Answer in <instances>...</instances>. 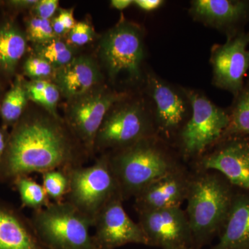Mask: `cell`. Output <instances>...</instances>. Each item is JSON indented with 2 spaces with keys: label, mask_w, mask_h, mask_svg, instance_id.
I'll use <instances>...</instances> for the list:
<instances>
[{
  "label": "cell",
  "mask_w": 249,
  "mask_h": 249,
  "mask_svg": "<svg viewBox=\"0 0 249 249\" xmlns=\"http://www.w3.org/2000/svg\"><path fill=\"white\" fill-rule=\"evenodd\" d=\"M89 155L60 119L36 114L18 124L0 164V176L16 178L84 165Z\"/></svg>",
  "instance_id": "1"
},
{
  "label": "cell",
  "mask_w": 249,
  "mask_h": 249,
  "mask_svg": "<svg viewBox=\"0 0 249 249\" xmlns=\"http://www.w3.org/2000/svg\"><path fill=\"white\" fill-rule=\"evenodd\" d=\"M186 212L195 248L200 249L222 229L231 206L230 192L215 174H199L190 179Z\"/></svg>",
  "instance_id": "2"
},
{
  "label": "cell",
  "mask_w": 249,
  "mask_h": 249,
  "mask_svg": "<svg viewBox=\"0 0 249 249\" xmlns=\"http://www.w3.org/2000/svg\"><path fill=\"white\" fill-rule=\"evenodd\" d=\"M107 154L123 199L135 196L156 180L178 168L150 139Z\"/></svg>",
  "instance_id": "3"
},
{
  "label": "cell",
  "mask_w": 249,
  "mask_h": 249,
  "mask_svg": "<svg viewBox=\"0 0 249 249\" xmlns=\"http://www.w3.org/2000/svg\"><path fill=\"white\" fill-rule=\"evenodd\" d=\"M31 222L48 249H98L90 229L93 223L68 201L52 202L34 211Z\"/></svg>",
  "instance_id": "4"
},
{
  "label": "cell",
  "mask_w": 249,
  "mask_h": 249,
  "mask_svg": "<svg viewBox=\"0 0 249 249\" xmlns=\"http://www.w3.org/2000/svg\"><path fill=\"white\" fill-rule=\"evenodd\" d=\"M67 173L70 186L65 201L89 219L93 225L103 208L121 195L107 154H102L92 165L76 167Z\"/></svg>",
  "instance_id": "5"
},
{
  "label": "cell",
  "mask_w": 249,
  "mask_h": 249,
  "mask_svg": "<svg viewBox=\"0 0 249 249\" xmlns=\"http://www.w3.org/2000/svg\"><path fill=\"white\" fill-rule=\"evenodd\" d=\"M192 115L181 134L183 150L188 155L202 153L227 132L230 116L207 98L193 91H186Z\"/></svg>",
  "instance_id": "6"
},
{
  "label": "cell",
  "mask_w": 249,
  "mask_h": 249,
  "mask_svg": "<svg viewBox=\"0 0 249 249\" xmlns=\"http://www.w3.org/2000/svg\"><path fill=\"white\" fill-rule=\"evenodd\" d=\"M100 55L110 78L126 74L131 80H139L144 55L140 31L129 23L118 24L103 36Z\"/></svg>",
  "instance_id": "7"
},
{
  "label": "cell",
  "mask_w": 249,
  "mask_h": 249,
  "mask_svg": "<svg viewBox=\"0 0 249 249\" xmlns=\"http://www.w3.org/2000/svg\"><path fill=\"white\" fill-rule=\"evenodd\" d=\"M121 98L118 93L98 90L73 100L65 124L89 156L94 153L96 136L109 109Z\"/></svg>",
  "instance_id": "8"
},
{
  "label": "cell",
  "mask_w": 249,
  "mask_h": 249,
  "mask_svg": "<svg viewBox=\"0 0 249 249\" xmlns=\"http://www.w3.org/2000/svg\"><path fill=\"white\" fill-rule=\"evenodd\" d=\"M150 124L139 105H128L107 114L96 136L94 152L120 150L149 138Z\"/></svg>",
  "instance_id": "9"
},
{
  "label": "cell",
  "mask_w": 249,
  "mask_h": 249,
  "mask_svg": "<svg viewBox=\"0 0 249 249\" xmlns=\"http://www.w3.org/2000/svg\"><path fill=\"white\" fill-rule=\"evenodd\" d=\"M148 246L160 249H196L186 212L181 207L138 213Z\"/></svg>",
  "instance_id": "10"
},
{
  "label": "cell",
  "mask_w": 249,
  "mask_h": 249,
  "mask_svg": "<svg viewBox=\"0 0 249 249\" xmlns=\"http://www.w3.org/2000/svg\"><path fill=\"white\" fill-rule=\"evenodd\" d=\"M120 194L107 203L93 222V234L98 249H116L129 244L148 246V241L139 223L129 217Z\"/></svg>",
  "instance_id": "11"
},
{
  "label": "cell",
  "mask_w": 249,
  "mask_h": 249,
  "mask_svg": "<svg viewBox=\"0 0 249 249\" xmlns=\"http://www.w3.org/2000/svg\"><path fill=\"white\" fill-rule=\"evenodd\" d=\"M249 33L228 37L224 45L214 47L212 53L214 85L235 96L245 85L249 70Z\"/></svg>",
  "instance_id": "12"
},
{
  "label": "cell",
  "mask_w": 249,
  "mask_h": 249,
  "mask_svg": "<svg viewBox=\"0 0 249 249\" xmlns=\"http://www.w3.org/2000/svg\"><path fill=\"white\" fill-rule=\"evenodd\" d=\"M201 167L218 172L232 185L249 190V140L232 139L205 156Z\"/></svg>",
  "instance_id": "13"
},
{
  "label": "cell",
  "mask_w": 249,
  "mask_h": 249,
  "mask_svg": "<svg viewBox=\"0 0 249 249\" xmlns=\"http://www.w3.org/2000/svg\"><path fill=\"white\" fill-rule=\"evenodd\" d=\"M190 179L178 168L156 180L134 196L137 212L181 207L186 199Z\"/></svg>",
  "instance_id": "14"
},
{
  "label": "cell",
  "mask_w": 249,
  "mask_h": 249,
  "mask_svg": "<svg viewBox=\"0 0 249 249\" xmlns=\"http://www.w3.org/2000/svg\"><path fill=\"white\" fill-rule=\"evenodd\" d=\"M191 13L231 37L244 31L242 27L249 21V1L196 0L192 2Z\"/></svg>",
  "instance_id": "15"
},
{
  "label": "cell",
  "mask_w": 249,
  "mask_h": 249,
  "mask_svg": "<svg viewBox=\"0 0 249 249\" xmlns=\"http://www.w3.org/2000/svg\"><path fill=\"white\" fill-rule=\"evenodd\" d=\"M100 79L97 65L89 57L83 55L75 57L54 73L55 84L60 93L72 101L90 92Z\"/></svg>",
  "instance_id": "16"
},
{
  "label": "cell",
  "mask_w": 249,
  "mask_h": 249,
  "mask_svg": "<svg viewBox=\"0 0 249 249\" xmlns=\"http://www.w3.org/2000/svg\"><path fill=\"white\" fill-rule=\"evenodd\" d=\"M0 249H48L42 243L31 219L0 204Z\"/></svg>",
  "instance_id": "17"
},
{
  "label": "cell",
  "mask_w": 249,
  "mask_h": 249,
  "mask_svg": "<svg viewBox=\"0 0 249 249\" xmlns=\"http://www.w3.org/2000/svg\"><path fill=\"white\" fill-rule=\"evenodd\" d=\"M152 97L160 128L172 132L179 127L186 114V105L181 96L160 79H150Z\"/></svg>",
  "instance_id": "18"
},
{
  "label": "cell",
  "mask_w": 249,
  "mask_h": 249,
  "mask_svg": "<svg viewBox=\"0 0 249 249\" xmlns=\"http://www.w3.org/2000/svg\"><path fill=\"white\" fill-rule=\"evenodd\" d=\"M217 243L210 249H249V198L232 202Z\"/></svg>",
  "instance_id": "19"
},
{
  "label": "cell",
  "mask_w": 249,
  "mask_h": 249,
  "mask_svg": "<svg viewBox=\"0 0 249 249\" xmlns=\"http://www.w3.org/2000/svg\"><path fill=\"white\" fill-rule=\"evenodd\" d=\"M27 49V40L17 28L8 24L0 28V69L12 72Z\"/></svg>",
  "instance_id": "20"
},
{
  "label": "cell",
  "mask_w": 249,
  "mask_h": 249,
  "mask_svg": "<svg viewBox=\"0 0 249 249\" xmlns=\"http://www.w3.org/2000/svg\"><path fill=\"white\" fill-rule=\"evenodd\" d=\"M24 87L29 100L45 108L49 115L60 119L57 113V105L60 91L55 83L46 80H34Z\"/></svg>",
  "instance_id": "21"
},
{
  "label": "cell",
  "mask_w": 249,
  "mask_h": 249,
  "mask_svg": "<svg viewBox=\"0 0 249 249\" xmlns=\"http://www.w3.org/2000/svg\"><path fill=\"white\" fill-rule=\"evenodd\" d=\"M229 114L230 124L224 136H249V80L235 96Z\"/></svg>",
  "instance_id": "22"
},
{
  "label": "cell",
  "mask_w": 249,
  "mask_h": 249,
  "mask_svg": "<svg viewBox=\"0 0 249 249\" xmlns=\"http://www.w3.org/2000/svg\"><path fill=\"white\" fill-rule=\"evenodd\" d=\"M22 204L34 209V211L44 209L51 204L45 188L27 176L21 177L16 180Z\"/></svg>",
  "instance_id": "23"
},
{
  "label": "cell",
  "mask_w": 249,
  "mask_h": 249,
  "mask_svg": "<svg viewBox=\"0 0 249 249\" xmlns=\"http://www.w3.org/2000/svg\"><path fill=\"white\" fill-rule=\"evenodd\" d=\"M37 53L38 56L47 60L55 70L65 66L75 58L73 49L58 37L37 45Z\"/></svg>",
  "instance_id": "24"
},
{
  "label": "cell",
  "mask_w": 249,
  "mask_h": 249,
  "mask_svg": "<svg viewBox=\"0 0 249 249\" xmlns=\"http://www.w3.org/2000/svg\"><path fill=\"white\" fill-rule=\"evenodd\" d=\"M28 95L24 85L17 83L6 93L1 107V115L7 124H13L19 119L27 106Z\"/></svg>",
  "instance_id": "25"
},
{
  "label": "cell",
  "mask_w": 249,
  "mask_h": 249,
  "mask_svg": "<svg viewBox=\"0 0 249 249\" xmlns=\"http://www.w3.org/2000/svg\"><path fill=\"white\" fill-rule=\"evenodd\" d=\"M44 188L53 202L64 201L69 191L70 180L67 171L53 170L42 173Z\"/></svg>",
  "instance_id": "26"
},
{
  "label": "cell",
  "mask_w": 249,
  "mask_h": 249,
  "mask_svg": "<svg viewBox=\"0 0 249 249\" xmlns=\"http://www.w3.org/2000/svg\"><path fill=\"white\" fill-rule=\"evenodd\" d=\"M28 38L37 45L48 42L56 38L52 29L51 20L34 17L29 21L27 26Z\"/></svg>",
  "instance_id": "27"
},
{
  "label": "cell",
  "mask_w": 249,
  "mask_h": 249,
  "mask_svg": "<svg viewBox=\"0 0 249 249\" xmlns=\"http://www.w3.org/2000/svg\"><path fill=\"white\" fill-rule=\"evenodd\" d=\"M24 69L26 74L34 80H45L54 75L55 71L50 63L38 55L28 59L24 63Z\"/></svg>",
  "instance_id": "28"
},
{
  "label": "cell",
  "mask_w": 249,
  "mask_h": 249,
  "mask_svg": "<svg viewBox=\"0 0 249 249\" xmlns=\"http://www.w3.org/2000/svg\"><path fill=\"white\" fill-rule=\"evenodd\" d=\"M94 31L91 26L86 22L76 23L68 33V40L71 45L83 46L92 41Z\"/></svg>",
  "instance_id": "29"
},
{
  "label": "cell",
  "mask_w": 249,
  "mask_h": 249,
  "mask_svg": "<svg viewBox=\"0 0 249 249\" xmlns=\"http://www.w3.org/2000/svg\"><path fill=\"white\" fill-rule=\"evenodd\" d=\"M58 0H38L33 8L36 17L50 20L58 9Z\"/></svg>",
  "instance_id": "30"
},
{
  "label": "cell",
  "mask_w": 249,
  "mask_h": 249,
  "mask_svg": "<svg viewBox=\"0 0 249 249\" xmlns=\"http://www.w3.org/2000/svg\"><path fill=\"white\" fill-rule=\"evenodd\" d=\"M58 17L59 20L66 28L67 31H70L72 28L74 27L76 22L73 18V10L72 9H61Z\"/></svg>",
  "instance_id": "31"
},
{
  "label": "cell",
  "mask_w": 249,
  "mask_h": 249,
  "mask_svg": "<svg viewBox=\"0 0 249 249\" xmlns=\"http://www.w3.org/2000/svg\"><path fill=\"white\" fill-rule=\"evenodd\" d=\"M161 0H136L134 4L137 5L139 9L143 11H151L160 8L163 4Z\"/></svg>",
  "instance_id": "32"
},
{
  "label": "cell",
  "mask_w": 249,
  "mask_h": 249,
  "mask_svg": "<svg viewBox=\"0 0 249 249\" xmlns=\"http://www.w3.org/2000/svg\"><path fill=\"white\" fill-rule=\"evenodd\" d=\"M51 23H52V29H53L54 34H55L57 37L65 35L66 33H68L66 28L59 20L57 16L55 18H53L52 20H51Z\"/></svg>",
  "instance_id": "33"
},
{
  "label": "cell",
  "mask_w": 249,
  "mask_h": 249,
  "mask_svg": "<svg viewBox=\"0 0 249 249\" xmlns=\"http://www.w3.org/2000/svg\"><path fill=\"white\" fill-rule=\"evenodd\" d=\"M37 0H14L10 1V4L18 8H24V9H33L37 3Z\"/></svg>",
  "instance_id": "34"
},
{
  "label": "cell",
  "mask_w": 249,
  "mask_h": 249,
  "mask_svg": "<svg viewBox=\"0 0 249 249\" xmlns=\"http://www.w3.org/2000/svg\"><path fill=\"white\" fill-rule=\"evenodd\" d=\"M134 3L132 0H112L111 5L113 8L117 10H124L128 7L129 5Z\"/></svg>",
  "instance_id": "35"
},
{
  "label": "cell",
  "mask_w": 249,
  "mask_h": 249,
  "mask_svg": "<svg viewBox=\"0 0 249 249\" xmlns=\"http://www.w3.org/2000/svg\"><path fill=\"white\" fill-rule=\"evenodd\" d=\"M6 141L5 134L2 131L0 130V160H1L3 155H4V150H6Z\"/></svg>",
  "instance_id": "36"
}]
</instances>
